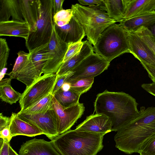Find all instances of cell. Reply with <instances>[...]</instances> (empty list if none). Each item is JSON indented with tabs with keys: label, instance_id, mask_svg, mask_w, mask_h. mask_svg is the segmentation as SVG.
I'll list each match as a JSON object with an SVG mask.
<instances>
[{
	"label": "cell",
	"instance_id": "obj_1",
	"mask_svg": "<svg viewBox=\"0 0 155 155\" xmlns=\"http://www.w3.org/2000/svg\"><path fill=\"white\" fill-rule=\"evenodd\" d=\"M155 135V107H142L138 114L117 131L115 146L128 154L139 153L143 145Z\"/></svg>",
	"mask_w": 155,
	"mask_h": 155
},
{
	"label": "cell",
	"instance_id": "obj_2",
	"mask_svg": "<svg viewBox=\"0 0 155 155\" xmlns=\"http://www.w3.org/2000/svg\"><path fill=\"white\" fill-rule=\"evenodd\" d=\"M138 104L128 94L106 90L97 95L94 107L96 114H104L110 118L111 131H117L138 114Z\"/></svg>",
	"mask_w": 155,
	"mask_h": 155
},
{
	"label": "cell",
	"instance_id": "obj_3",
	"mask_svg": "<svg viewBox=\"0 0 155 155\" xmlns=\"http://www.w3.org/2000/svg\"><path fill=\"white\" fill-rule=\"evenodd\" d=\"M104 135L75 129L58 135L51 141L61 155H96L103 148Z\"/></svg>",
	"mask_w": 155,
	"mask_h": 155
},
{
	"label": "cell",
	"instance_id": "obj_4",
	"mask_svg": "<svg viewBox=\"0 0 155 155\" xmlns=\"http://www.w3.org/2000/svg\"><path fill=\"white\" fill-rule=\"evenodd\" d=\"M73 16L83 28L87 40L94 46L101 34L111 25L117 22L109 17L103 5L85 6L78 4L72 5Z\"/></svg>",
	"mask_w": 155,
	"mask_h": 155
},
{
	"label": "cell",
	"instance_id": "obj_5",
	"mask_svg": "<svg viewBox=\"0 0 155 155\" xmlns=\"http://www.w3.org/2000/svg\"><path fill=\"white\" fill-rule=\"evenodd\" d=\"M93 47L95 53L110 63L124 54L130 53L126 32L115 23L103 31Z\"/></svg>",
	"mask_w": 155,
	"mask_h": 155
},
{
	"label": "cell",
	"instance_id": "obj_6",
	"mask_svg": "<svg viewBox=\"0 0 155 155\" xmlns=\"http://www.w3.org/2000/svg\"><path fill=\"white\" fill-rule=\"evenodd\" d=\"M41 16L38 20L36 31L30 32L25 45L30 52L47 44L52 34L54 23L53 20V0H41Z\"/></svg>",
	"mask_w": 155,
	"mask_h": 155
},
{
	"label": "cell",
	"instance_id": "obj_7",
	"mask_svg": "<svg viewBox=\"0 0 155 155\" xmlns=\"http://www.w3.org/2000/svg\"><path fill=\"white\" fill-rule=\"evenodd\" d=\"M56 74H44L26 89L19 101L21 110L30 107L52 93L57 81Z\"/></svg>",
	"mask_w": 155,
	"mask_h": 155
},
{
	"label": "cell",
	"instance_id": "obj_8",
	"mask_svg": "<svg viewBox=\"0 0 155 155\" xmlns=\"http://www.w3.org/2000/svg\"><path fill=\"white\" fill-rule=\"evenodd\" d=\"M17 114L21 119L41 130L51 140L58 135L57 115L52 108L44 113L28 114L19 111Z\"/></svg>",
	"mask_w": 155,
	"mask_h": 155
},
{
	"label": "cell",
	"instance_id": "obj_9",
	"mask_svg": "<svg viewBox=\"0 0 155 155\" xmlns=\"http://www.w3.org/2000/svg\"><path fill=\"white\" fill-rule=\"evenodd\" d=\"M57 117V132L58 135L70 130L80 118L85 110L83 103L79 102L71 106H62L54 97L52 106Z\"/></svg>",
	"mask_w": 155,
	"mask_h": 155
},
{
	"label": "cell",
	"instance_id": "obj_10",
	"mask_svg": "<svg viewBox=\"0 0 155 155\" xmlns=\"http://www.w3.org/2000/svg\"><path fill=\"white\" fill-rule=\"evenodd\" d=\"M110 65V62L94 53L85 58L72 71L74 74L69 78H94L107 69Z\"/></svg>",
	"mask_w": 155,
	"mask_h": 155
},
{
	"label": "cell",
	"instance_id": "obj_11",
	"mask_svg": "<svg viewBox=\"0 0 155 155\" xmlns=\"http://www.w3.org/2000/svg\"><path fill=\"white\" fill-rule=\"evenodd\" d=\"M68 45L64 42L58 35L54 24L50 39L47 44L52 58L48 61L44 67L43 73L56 74L63 63Z\"/></svg>",
	"mask_w": 155,
	"mask_h": 155
},
{
	"label": "cell",
	"instance_id": "obj_12",
	"mask_svg": "<svg viewBox=\"0 0 155 155\" xmlns=\"http://www.w3.org/2000/svg\"><path fill=\"white\" fill-rule=\"evenodd\" d=\"M126 32L130 53L140 62L155 68V54L152 50L134 32Z\"/></svg>",
	"mask_w": 155,
	"mask_h": 155
},
{
	"label": "cell",
	"instance_id": "obj_13",
	"mask_svg": "<svg viewBox=\"0 0 155 155\" xmlns=\"http://www.w3.org/2000/svg\"><path fill=\"white\" fill-rule=\"evenodd\" d=\"M19 153V155H61L51 141L35 138L24 143Z\"/></svg>",
	"mask_w": 155,
	"mask_h": 155
},
{
	"label": "cell",
	"instance_id": "obj_14",
	"mask_svg": "<svg viewBox=\"0 0 155 155\" xmlns=\"http://www.w3.org/2000/svg\"><path fill=\"white\" fill-rule=\"evenodd\" d=\"M112 123L110 118L103 114H96L87 117L76 129L105 134L111 131Z\"/></svg>",
	"mask_w": 155,
	"mask_h": 155
},
{
	"label": "cell",
	"instance_id": "obj_15",
	"mask_svg": "<svg viewBox=\"0 0 155 155\" xmlns=\"http://www.w3.org/2000/svg\"><path fill=\"white\" fill-rule=\"evenodd\" d=\"M54 24L58 35L68 45L81 41L86 36L82 26L73 16L69 23L63 27H59Z\"/></svg>",
	"mask_w": 155,
	"mask_h": 155
},
{
	"label": "cell",
	"instance_id": "obj_16",
	"mask_svg": "<svg viewBox=\"0 0 155 155\" xmlns=\"http://www.w3.org/2000/svg\"><path fill=\"white\" fill-rule=\"evenodd\" d=\"M21 9L25 21L30 28V32L36 31L37 22L41 16L40 0H19Z\"/></svg>",
	"mask_w": 155,
	"mask_h": 155
},
{
	"label": "cell",
	"instance_id": "obj_17",
	"mask_svg": "<svg viewBox=\"0 0 155 155\" xmlns=\"http://www.w3.org/2000/svg\"><path fill=\"white\" fill-rule=\"evenodd\" d=\"M10 117L9 128L12 137L18 135L33 137L44 134L43 131L37 127L20 118L17 113H12Z\"/></svg>",
	"mask_w": 155,
	"mask_h": 155
},
{
	"label": "cell",
	"instance_id": "obj_18",
	"mask_svg": "<svg viewBox=\"0 0 155 155\" xmlns=\"http://www.w3.org/2000/svg\"><path fill=\"white\" fill-rule=\"evenodd\" d=\"M30 28L25 22L13 20L0 22V36H7L28 38Z\"/></svg>",
	"mask_w": 155,
	"mask_h": 155
},
{
	"label": "cell",
	"instance_id": "obj_19",
	"mask_svg": "<svg viewBox=\"0 0 155 155\" xmlns=\"http://www.w3.org/2000/svg\"><path fill=\"white\" fill-rule=\"evenodd\" d=\"M119 22V26L126 31H134L142 27L147 28L155 23V11L141 14Z\"/></svg>",
	"mask_w": 155,
	"mask_h": 155
},
{
	"label": "cell",
	"instance_id": "obj_20",
	"mask_svg": "<svg viewBox=\"0 0 155 155\" xmlns=\"http://www.w3.org/2000/svg\"><path fill=\"white\" fill-rule=\"evenodd\" d=\"M92 44L87 40L84 41L81 51L66 62L63 63L56 74L59 76L72 71L85 58L94 53Z\"/></svg>",
	"mask_w": 155,
	"mask_h": 155
},
{
	"label": "cell",
	"instance_id": "obj_21",
	"mask_svg": "<svg viewBox=\"0 0 155 155\" xmlns=\"http://www.w3.org/2000/svg\"><path fill=\"white\" fill-rule=\"evenodd\" d=\"M12 20L25 22L21 9L19 0H0V22Z\"/></svg>",
	"mask_w": 155,
	"mask_h": 155
},
{
	"label": "cell",
	"instance_id": "obj_22",
	"mask_svg": "<svg viewBox=\"0 0 155 155\" xmlns=\"http://www.w3.org/2000/svg\"><path fill=\"white\" fill-rule=\"evenodd\" d=\"M43 68L33 64L29 58L23 68L15 76L14 79L23 83L28 87L41 76Z\"/></svg>",
	"mask_w": 155,
	"mask_h": 155
},
{
	"label": "cell",
	"instance_id": "obj_23",
	"mask_svg": "<svg viewBox=\"0 0 155 155\" xmlns=\"http://www.w3.org/2000/svg\"><path fill=\"white\" fill-rule=\"evenodd\" d=\"M154 11L155 0H129L126 13L121 21Z\"/></svg>",
	"mask_w": 155,
	"mask_h": 155
},
{
	"label": "cell",
	"instance_id": "obj_24",
	"mask_svg": "<svg viewBox=\"0 0 155 155\" xmlns=\"http://www.w3.org/2000/svg\"><path fill=\"white\" fill-rule=\"evenodd\" d=\"M129 0H102L104 10L110 18L116 21L122 20Z\"/></svg>",
	"mask_w": 155,
	"mask_h": 155
},
{
	"label": "cell",
	"instance_id": "obj_25",
	"mask_svg": "<svg viewBox=\"0 0 155 155\" xmlns=\"http://www.w3.org/2000/svg\"><path fill=\"white\" fill-rule=\"evenodd\" d=\"M10 78L0 81V98L5 102L12 104L19 101L22 94L15 91L11 85Z\"/></svg>",
	"mask_w": 155,
	"mask_h": 155
},
{
	"label": "cell",
	"instance_id": "obj_26",
	"mask_svg": "<svg viewBox=\"0 0 155 155\" xmlns=\"http://www.w3.org/2000/svg\"><path fill=\"white\" fill-rule=\"evenodd\" d=\"M81 94L71 90L64 91L61 89L54 95V97L62 107H67L79 102Z\"/></svg>",
	"mask_w": 155,
	"mask_h": 155
},
{
	"label": "cell",
	"instance_id": "obj_27",
	"mask_svg": "<svg viewBox=\"0 0 155 155\" xmlns=\"http://www.w3.org/2000/svg\"><path fill=\"white\" fill-rule=\"evenodd\" d=\"M54 98V95L50 94L30 107L19 111L28 114L45 113L52 108Z\"/></svg>",
	"mask_w": 155,
	"mask_h": 155
},
{
	"label": "cell",
	"instance_id": "obj_28",
	"mask_svg": "<svg viewBox=\"0 0 155 155\" xmlns=\"http://www.w3.org/2000/svg\"><path fill=\"white\" fill-rule=\"evenodd\" d=\"M66 82L70 84V90L81 95L91 88L94 82V78L78 79L69 78Z\"/></svg>",
	"mask_w": 155,
	"mask_h": 155
},
{
	"label": "cell",
	"instance_id": "obj_29",
	"mask_svg": "<svg viewBox=\"0 0 155 155\" xmlns=\"http://www.w3.org/2000/svg\"><path fill=\"white\" fill-rule=\"evenodd\" d=\"M16 59L12 71L7 74L12 79L18 72L26 64L29 59V54L23 51H20L17 53Z\"/></svg>",
	"mask_w": 155,
	"mask_h": 155
},
{
	"label": "cell",
	"instance_id": "obj_30",
	"mask_svg": "<svg viewBox=\"0 0 155 155\" xmlns=\"http://www.w3.org/2000/svg\"><path fill=\"white\" fill-rule=\"evenodd\" d=\"M73 16L71 9H63L53 15V20L55 25L62 27L69 23Z\"/></svg>",
	"mask_w": 155,
	"mask_h": 155
},
{
	"label": "cell",
	"instance_id": "obj_31",
	"mask_svg": "<svg viewBox=\"0 0 155 155\" xmlns=\"http://www.w3.org/2000/svg\"><path fill=\"white\" fill-rule=\"evenodd\" d=\"M133 31L136 33L143 40L155 54V43L152 35L147 28L142 27Z\"/></svg>",
	"mask_w": 155,
	"mask_h": 155
},
{
	"label": "cell",
	"instance_id": "obj_32",
	"mask_svg": "<svg viewBox=\"0 0 155 155\" xmlns=\"http://www.w3.org/2000/svg\"><path fill=\"white\" fill-rule=\"evenodd\" d=\"M10 49L6 39L0 38V71L6 67Z\"/></svg>",
	"mask_w": 155,
	"mask_h": 155
},
{
	"label": "cell",
	"instance_id": "obj_33",
	"mask_svg": "<svg viewBox=\"0 0 155 155\" xmlns=\"http://www.w3.org/2000/svg\"><path fill=\"white\" fill-rule=\"evenodd\" d=\"M84 44V41H81L69 44L63 63L67 61L79 53L81 51Z\"/></svg>",
	"mask_w": 155,
	"mask_h": 155
},
{
	"label": "cell",
	"instance_id": "obj_34",
	"mask_svg": "<svg viewBox=\"0 0 155 155\" xmlns=\"http://www.w3.org/2000/svg\"><path fill=\"white\" fill-rule=\"evenodd\" d=\"M138 153L140 155H155V135L143 145Z\"/></svg>",
	"mask_w": 155,
	"mask_h": 155
},
{
	"label": "cell",
	"instance_id": "obj_35",
	"mask_svg": "<svg viewBox=\"0 0 155 155\" xmlns=\"http://www.w3.org/2000/svg\"><path fill=\"white\" fill-rule=\"evenodd\" d=\"M74 72L70 71L59 76H58L57 81L52 91V94H55L61 88L63 84L73 75Z\"/></svg>",
	"mask_w": 155,
	"mask_h": 155
},
{
	"label": "cell",
	"instance_id": "obj_36",
	"mask_svg": "<svg viewBox=\"0 0 155 155\" xmlns=\"http://www.w3.org/2000/svg\"><path fill=\"white\" fill-rule=\"evenodd\" d=\"M140 62L147 71L150 79L153 81L155 82V68L143 62Z\"/></svg>",
	"mask_w": 155,
	"mask_h": 155
},
{
	"label": "cell",
	"instance_id": "obj_37",
	"mask_svg": "<svg viewBox=\"0 0 155 155\" xmlns=\"http://www.w3.org/2000/svg\"><path fill=\"white\" fill-rule=\"evenodd\" d=\"M0 137L3 141L10 142L12 137L11 136L9 127L0 130Z\"/></svg>",
	"mask_w": 155,
	"mask_h": 155
},
{
	"label": "cell",
	"instance_id": "obj_38",
	"mask_svg": "<svg viewBox=\"0 0 155 155\" xmlns=\"http://www.w3.org/2000/svg\"><path fill=\"white\" fill-rule=\"evenodd\" d=\"M78 2L82 5H88L89 7L100 5L104 4L102 0H79Z\"/></svg>",
	"mask_w": 155,
	"mask_h": 155
},
{
	"label": "cell",
	"instance_id": "obj_39",
	"mask_svg": "<svg viewBox=\"0 0 155 155\" xmlns=\"http://www.w3.org/2000/svg\"><path fill=\"white\" fill-rule=\"evenodd\" d=\"M10 117L4 116L2 113L0 114V130L4 128L9 127Z\"/></svg>",
	"mask_w": 155,
	"mask_h": 155
},
{
	"label": "cell",
	"instance_id": "obj_40",
	"mask_svg": "<svg viewBox=\"0 0 155 155\" xmlns=\"http://www.w3.org/2000/svg\"><path fill=\"white\" fill-rule=\"evenodd\" d=\"M1 140L0 155H9V142Z\"/></svg>",
	"mask_w": 155,
	"mask_h": 155
},
{
	"label": "cell",
	"instance_id": "obj_41",
	"mask_svg": "<svg viewBox=\"0 0 155 155\" xmlns=\"http://www.w3.org/2000/svg\"><path fill=\"white\" fill-rule=\"evenodd\" d=\"M64 0H53V15L63 9V4Z\"/></svg>",
	"mask_w": 155,
	"mask_h": 155
},
{
	"label": "cell",
	"instance_id": "obj_42",
	"mask_svg": "<svg viewBox=\"0 0 155 155\" xmlns=\"http://www.w3.org/2000/svg\"><path fill=\"white\" fill-rule=\"evenodd\" d=\"M141 87L149 93L155 96V82L151 83L143 84Z\"/></svg>",
	"mask_w": 155,
	"mask_h": 155
},
{
	"label": "cell",
	"instance_id": "obj_43",
	"mask_svg": "<svg viewBox=\"0 0 155 155\" xmlns=\"http://www.w3.org/2000/svg\"><path fill=\"white\" fill-rule=\"evenodd\" d=\"M71 88L70 84L68 82H66L62 85L61 89L64 91H67L69 90Z\"/></svg>",
	"mask_w": 155,
	"mask_h": 155
},
{
	"label": "cell",
	"instance_id": "obj_44",
	"mask_svg": "<svg viewBox=\"0 0 155 155\" xmlns=\"http://www.w3.org/2000/svg\"><path fill=\"white\" fill-rule=\"evenodd\" d=\"M147 28L150 31L153 38L155 39V23Z\"/></svg>",
	"mask_w": 155,
	"mask_h": 155
},
{
	"label": "cell",
	"instance_id": "obj_45",
	"mask_svg": "<svg viewBox=\"0 0 155 155\" xmlns=\"http://www.w3.org/2000/svg\"><path fill=\"white\" fill-rule=\"evenodd\" d=\"M8 70L6 68H5L0 71V81L5 76V75L6 74V72Z\"/></svg>",
	"mask_w": 155,
	"mask_h": 155
},
{
	"label": "cell",
	"instance_id": "obj_46",
	"mask_svg": "<svg viewBox=\"0 0 155 155\" xmlns=\"http://www.w3.org/2000/svg\"><path fill=\"white\" fill-rule=\"evenodd\" d=\"M9 155H19L18 154L10 145L9 146Z\"/></svg>",
	"mask_w": 155,
	"mask_h": 155
},
{
	"label": "cell",
	"instance_id": "obj_47",
	"mask_svg": "<svg viewBox=\"0 0 155 155\" xmlns=\"http://www.w3.org/2000/svg\"><path fill=\"white\" fill-rule=\"evenodd\" d=\"M153 39L154 41V42H155V38H153Z\"/></svg>",
	"mask_w": 155,
	"mask_h": 155
}]
</instances>
